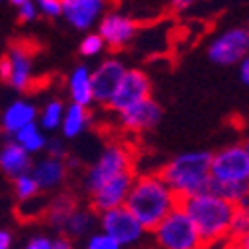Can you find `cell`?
I'll return each mask as SVG.
<instances>
[{
	"label": "cell",
	"instance_id": "1",
	"mask_svg": "<svg viewBox=\"0 0 249 249\" xmlns=\"http://www.w3.org/2000/svg\"><path fill=\"white\" fill-rule=\"evenodd\" d=\"M179 205L178 196L168 188L158 172L136 174L124 207L142 223L148 233Z\"/></svg>",
	"mask_w": 249,
	"mask_h": 249
},
{
	"label": "cell",
	"instance_id": "2",
	"mask_svg": "<svg viewBox=\"0 0 249 249\" xmlns=\"http://www.w3.org/2000/svg\"><path fill=\"white\" fill-rule=\"evenodd\" d=\"M179 207L194 223L205 247L227 239L230 221L235 212V205L225 201L212 190H205L201 194L179 199Z\"/></svg>",
	"mask_w": 249,
	"mask_h": 249
},
{
	"label": "cell",
	"instance_id": "3",
	"mask_svg": "<svg viewBox=\"0 0 249 249\" xmlns=\"http://www.w3.org/2000/svg\"><path fill=\"white\" fill-rule=\"evenodd\" d=\"M210 161L212 154L205 150L181 152L165 161L158 174L178 199H185L210 190Z\"/></svg>",
	"mask_w": 249,
	"mask_h": 249
},
{
	"label": "cell",
	"instance_id": "4",
	"mask_svg": "<svg viewBox=\"0 0 249 249\" xmlns=\"http://www.w3.org/2000/svg\"><path fill=\"white\" fill-rule=\"evenodd\" d=\"M134 172V154L122 142H110L102 148L98 158L90 163L84 174V192L86 196L98 190L102 183H106L122 174Z\"/></svg>",
	"mask_w": 249,
	"mask_h": 249
},
{
	"label": "cell",
	"instance_id": "5",
	"mask_svg": "<svg viewBox=\"0 0 249 249\" xmlns=\"http://www.w3.org/2000/svg\"><path fill=\"white\" fill-rule=\"evenodd\" d=\"M156 249H205L197 230L178 205L150 231Z\"/></svg>",
	"mask_w": 249,
	"mask_h": 249
},
{
	"label": "cell",
	"instance_id": "6",
	"mask_svg": "<svg viewBox=\"0 0 249 249\" xmlns=\"http://www.w3.org/2000/svg\"><path fill=\"white\" fill-rule=\"evenodd\" d=\"M210 183H249V146L235 142L212 154Z\"/></svg>",
	"mask_w": 249,
	"mask_h": 249
},
{
	"label": "cell",
	"instance_id": "7",
	"mask_svg": "<svg viewBox=\"0 0 249 249\" xmlns=\"http://www.w3.org/2000/svg\"><path fill=\"white\" fill-rule=\"evenodd\" d=\"M34 54L24 42H14L0 56V78L16 92H28L34 86Z\"/></svg>",
	"mask_w": 249,
	"mask_h": 249
},
{
	"label": "cell",
	"instance_id": "8",
	"mask_svg": "<svg viewBox=\"0 0 249 249\" xmlns=\"http://www.w3.org/2000/svg\"><path fill=\"white\" fill-rule=\"evenodd\" d=\"M98 227L122 249H138V245H142L148 235L142 223L124 205L98 213Z\"/></svg>",
	"mask_w": 249,
	"mask_h": 249
},
{
	"label": "cell",
	"instance_id": "9",
	"mask_svg": "<svg viewBox=\"0 0 249 249\" xmlns=\"http://www.w3.org/2000/svg\"><path fill=\"white\" fill-rule=\"evenodd\" d=\"M249 54V30L231 26L217 32L207 44V58L217 66H237Z\"/></svg>",
	"mask_w": 249,
	"mask_h": 249
},
{
	"label": "cell",
	"instance_id": "10",
	"mask_svg": "<svg viewBox=\"0 0 249 249\" xmlns=\"http://www.w3.org/2000/svg\"><path fill=\"white\" fill-rule=\"evenodd\" d=\"M152 96V80L150 76L140 70V68H128L124 72L120 84L116 86L110 102L106 104V108L114 114H120L124 110H128L134 104L142 102Z\"/></svg>",
	"mask_w": 249,
	"mask_h": 249
},
{
	"label": "cell",
	"instance_id": "11",
	"mask_svg": "<svg viewBox=\"0 0 249 249\" xmlns=\"http://www.w3.org/2000/svg\"><path fill=\"white\" fill-rule=\"evenodd\" d=\"M138 22L124 12H118V10H112V12H106L100 22L96 24V34L104 40V46L110 48V50H124L128 48L136 36H138Z\"/></svg>",
	"mask_w": 249,
	"mask_h": 249
},
{
	"label": "cell",
	"instance_id": "12",
	"mask_svg": "<svg viewBox=\"0 0 249 249\" xmlns=\"http://www.w3.org/2000/svg\"><path fill=\"white\" fill-rule=\"evenodd\" d=\"M128 70V66L124 64V60L118 56H108L102 58L98 64L92 68V96L94 104L104 106L110 102L116 86L120 84V80L124 72Z\"/></svg>",
	"mask_w": 249,
	"mask_h": 249
},
{
	"label": "cell",
	"instance_id": "13",
	"mask_svg": "<svg viewBox=\"0 0 249 249\" xmlns=\"http://www.w3.org/2000/svg\"><path fill=\"white\" fill-rule=\"evenodd\" d=\"M116 116H118V126L126 134H146V132H152L161 122L163 110L160 106V102H156L150 96Z\"/></svg>",
	"mask_w": 249,
	"mask_h": 249
},
{
	"label": "cell",
	"instance_id": "14",
	"mask_svg": "<svg viewBox=\"0 0 249 249\" xmlns=\"http://www.w3.org/2000/svg\"><path fill=\"white\" fill-rule=\"evenodd\" d=\"M108 0H60V16L74 30L90 32L106 14Z\"/></svg>",
	"mask_w": 249,
	"mask_h": 249
},
{
	"label": "cell",
	"instance_id": "15",
	"mask_svg": "<svg viewBox=\"0 0 249 249\" xmlns=\"http://www.w3.org/2000/svg\"><path fill=\"white\" fill-rule=\"evenodd\" d=\"M136 172L130 174H122L106 183H102L98 190H94L92 194H88V205L90 210L96 213L114 210V207H122L126 201V196L130 192V185L134 181Z\"/></svg>",
	"mask_w": 249,
	"mask_h": 249
},
{
	"label": "cell",
	"instance_id": "16",
	"mask_svg": "<svg viewBox=\"0 0 249 249\" xmlns=\"http://www.w3.org/2000/svg\"><path fill=\"white\" fill-rule=\"evenodd\" d=\"M68 170H70L68 158L42 156L40 160L32 161L30 176L38 183L40 192H52V190H58L60 185H64L68 178Z\"/></svg>",
	"mask_w": 249,
	"mask_h": 249
},
{
	"label": "cell",
	"instance_id": "17",
	"mask_svg": "<svg viewBox=\"0 0 249 249\" xmlns=\"http://www.w3.org/2000/svg\"><path fill=\"white\" fill-rule=\"evenodd\" d=\"M38 118L36 104L28 98H16L0 112V132L6 138H12L16 132L34 124Z\"/></svg>",
	"mask_w": 249,
	"mask_h": 249
},
{
	"label": "cell",
	"instance_id": "18",
	"mask_svg": "<svg viewBox=\"0 0 249 249\" xmlns=\"http://www.w3.org/2000/svg\"><path fill=\"white\" fill-rule=\"evenodd\" d=\"M96 225H98V213L90 210V205H80L76 201L74 207L68 212L64 223H62L60 233H64V237L72 241V239L88 237L90 233H94Z\"/></svg>",
	"mask_w": 249,
	"mask_h": 249
},
{
	"label": "cell",
	"instance_id": "19",
	"mask_svg": "<svg viewBox=\"0 0 249 249\" xmlns=\"http://www.w3.org/2000/svg\"><path fill=\"white\" fill-rule=\"evenodd\" d=\"M32 161V156L26 154L14 140L6 138V142L0 143V172L6 178L14 179L18 176L30 174Z\"/></svg>",
	"mask_w": 249,
	"mask_h": 249
},
{
	"label": "cell",
	"instance_id": "20",
	"mask_svg": "<svg viewBox=\"0 0 249 249\" xmlns=\"http://www.w3.org/2000/svg\"><path fill=\"white\" fill-rule=\"evenodd\" d=\"M66 92L70 96L72 104L78 106H94V96H92V68L88 64H78L72 68L68 80H66Z\"/></svg>",
	"mask_w": 249,
	"mask_h": 249
},
{
	"label": "cell",
	"instance_id": "21",
	"mask_svg": "<svg viewBox=\"0 0 249 249\" xmlns=\"http://www.w3.org/2000/svg\"><path fill=\"white\" fill-rule=\"evenodd\" d=\"M92 110L86 106H78V104H66L64 118L60 124V138L64 140H76L82 134H86V130L92 126Z\"/></svg>",
	"mask_w": 249,
	"mask_h": 249
},
{
	"label": "cell",
	"instance_id": "22",
	"mask_svg": "<svg viewBox=\"0 0 249 249\" xmlns=\"http://www.w3.org/2000/svg\"><path fill=\"white\" fill-rule=\"evenodd\" d=\"M10 140H14L20 148H22L26 154H30L32 158L42 154L46 150V142H48V134L38 126V124H30V126L22 128L20 132H16Z\"/></svg>",
	"mask_w": 249,
	"mask_h": 249
},
{
	"label": "cell",
	"instance_id": "23",
	"mask_svg": "<svg viewBox=\"0 0 249 249\" xmlns=\"http://www.w3.org/2000/svg\"><path fill=\"white\" fill-rule=\"evenodd\" d=\"M64 110H66V104L62 102L60 98H50V100L44 102V106L38 110L36 124L46 134L58 132L60 124H62V118H64Z\"/></svg>",
	"mask_w": 249,
	"mask_h": 249
},
{
	"label": "cell",
	"instance_id": "24",
	"mask_svg": "<svg viewBox=\"0 0 249 249\" xmlns=\"http://www.w3.org/2000/svg\"><path fill=\"white\" fill-rule=\"evenodd\" d=\"M210 190L235 207L249 205V183H210Z\"/></svg>",
	"mask_w": 249,
	"mask_h": 249
},
{
	"label": "cell",
	"instance_id": "25",
	"mask_svg": "<svg viewBox=\"0 0 249 249\" xmlns=\"http://www.w3.org/2000/svg\"><path fill=\"white\" fill-rule=\"evenodd\" d=\"M227 239L239 243L241 247L249 249V210L247 207H235V212L230 221Z\"/></svg>",
	"mask_w": 249,
	"mask_h": 249
},
{
	"label": "cell",
	"instance_id": "26",
	"mask_svg": "<svg viewBox=\"0 0 249 249\" xmlns=\"http://www.w3.org/2000/svg\"><path fill=\"white\" fill-rule=\"evenodd\" d=\"M74 203H76V199H72L70 196H58L56 199H52L46 205L44 213H46V221H48V225L52 227V230L60 231V227H62V223H64L68 212L74 207Z\"/></svg>",
	"mask_w": 249,
	"mask_h": 249
},
{
	"label": "cell",
	"instance_id": "27",
	"mask_svg": "<svg viewBox=\"0 0 249 249\" xmlns=\"http://www.w3.org/2000/svg\"><path fill=\"white\" fill-rule=\"evenodd\" d=\"M12 190H14V196L20 203H28L36 197H40V188L38 183L34 181V178L30 174H24V176H18L12 179Z\"/></svg>",
	"mask_w": 249,
	"mask_h": 249
},
{
	"label": "cell",
	"instance_id": "28",
	"mask_svg": "<svg viewBox=\"0 0 249 249\" xmlns=\"http://www.w3.org/2000/svg\"><path fill=\"white\" fill-rule=\"evenodd\" d=\"M106 46H104V40L96 34V32H88L84 38L80 40V54L84 58H98L104 54Z\"/></svg>",
	"mask_w": 249,
	"mask_h": 249
},
{
	"label": "cell",
	"instance_id": "29",
	"mask_svg": "<svg viewBox=\"0 0 249 249\" xmlns=\"http://www.w3.org/2000/svg\"><path fill=\"white\" fill-rule=\"evenodd\" d=\"M84 249H122L112 237H108L106 233L102 231H94L86 237V243H84Z\"/></svg>",
	"mask_w": 249,
	"mask_h": 249
},
{
	"label": "cell",
	"instance_id": "30",
	"mask_svg": "<svg viewBox=\"0 0 249 249\" xmlns=\"http://www.w3.org/2000/svg\"><path fill=\"white\" fill-rule=\"evenodd\" d=\"M38 8L40 16L46 18H58L60 16V0H32Z\"/></svg>",
	"mask_w": 249,
	"mask_h": 249
},
{
	"label": "cell",
	"instance_id": "31",
	"mask_svg": "<svg viewBox=\"0 0 249 249\" xmlns=\"http://www.w3.org/2000/svg\"><path fill=\"white\" fill-rule=\"evenodd\" d=\"M16 14H18V20L22 24H30V22H34V20L40 16L38 14V8H36V4L32 2V0H26L22 6H18L16 8Z\"/></svg>",
	"mask_w": 249,
	"mask_h": 249
},
{
	"label": "cell",
	"instance_id": "32",
	"mask_svg": "<svg viewBox=\"0 0 249 249\" xmlns=\"http://www.w3.org/2000/svg\"><path fill=\"white\" fill-rule=\"evenodd\" d=\"M46 156H52V158H66V148H64V138L60 136H48V142H46Z\"/></svg>",
	"mask_w": 249,
	"mask_h": 249
},
{
	"label": "cell",
	"instance_id": "33",
	"mask_svg": "<svg viewBox=\"0 0 249 249\" xmlns=\"http://www.w3.org/2000/svg\"><path fill=\"white\" fill-rule=\"evenodd\" d=\"M54 239L46 233H36L32 237L26 239V243L22 245V249H52Z\"/></svg>",
	"mask_w": 249,
	"mask_h": 249
},
{
	"label": "cell",
	"instance_id": "34",
	"mask_svg": "<svg viewBox=\"0 0 249 249\" xmlns=\"http://www.w3.org/2000/svg\"><path fill=\"white\" fill-rule=\"evenodd\" d=\"M196 6V0H170V8L176 14H183Z\"/></svg>",
	"mask_w": 249,
	"mask_h": 249
},
{
	"label": "cell",
	"instance_id": "35",
	"mask_svg": "<svg viewBox=\"0 0 249 249\" xmlns=\"http://www.w3.org/2000/svg\"><path fill=\"white\" fill-rule=\"evenodd\" d=\"M237 78H239V82H241L243 86L249 84V56L243 58L239 64H237Z\"/></svg>",
	"mask_w": 249,
	"mask_h": 249
},
{
	"label": "cell",
	"instance_id": "36",
	"mask_svg": "<svg viewBox=\"0 0 249 249\" xmlns=\"http://www.w3.org/2000/svg\"><path fill=\"white\" fill-rule=\"evenodd\" d=\"M205 249H245V247H241V245L235 243V241L223 239V241H217V243H213V245H207Z\"/></svg>",
	"mask_w": 249,
	"mask_h": 249
},
{
	"label": "cell",
	"instance_id": "37",
	"mask_svg": "<svg viewBox=\"0 0 249 249\" xmlns=\"http://www.w3.org/2000/svg\"><path fill=\"white\" fill-rule=\"evenodd\" d=\"M14 237L8 230H0V249H12Z\"/></svg>",
	"mask_w": 249,
	"mask_h": 249
},
{
	"label": "cell",
	"instance_id": "38",
	"mask_svg": "<svg viewBox=\"0 0 249 249\" xmlns=\"http://www.w3.org/2000/svg\"><path fill=\"white\" fill-rule=\"evenodd\" d=\"M52 249H74V243L68 237H58V239H54Z\"/></svg>",
	"mask_w": 249,
	"mask_h": 249
},
{
	"label": "cell",
	"instance_id": "39",
	"mask_svg": "<svg viewBox=\"0 0 249 249\" xmlns=\"http://www.w3.org/2000/svg\"><path fill=\"white\" fill-rule=\"evenodd\" d=\"M6 2H10L14 8H18V6H22V4L26 2V0H6Z\"/></svg>",
	"mask_w": 249,
	"mask_h": 249
},
{
	"label": "cell",
	"instance_id": "40",
	"mask_svg": "<svg viewBox=\"0 0 249 249\" xmlns=\"http://www.w3.org/2000/svg\"><path fill=\"white\" fill-rule=\"evenodd\" d=\"M0 2H2V0H0Z\"/></svg>",
	"mask_w": 249,
	"mask_h": 249
}]
</instances>
